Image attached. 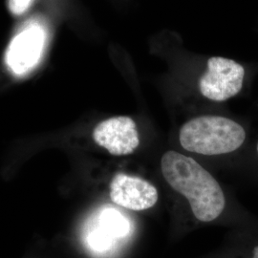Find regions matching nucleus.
I'll return each mask as SVG.
<instances>
[{
	"instance_id": "nucleus-8",
	"label": "nucleus",
	"mask_w": 258,
	"mask_h": 258,
	"mask_svg": "<svg viewBox=\"0 0 258 258\" xmlns=\"http://www.w3.org/2000/svg\"><path fill=\"white\" fill-rule=\"evenodd\" d=\"M33 0H8V7L12 14L19 16L30 7Z\"/></svg>"
},
{
	"instance_id": "nucleus-2",
	"label": "nucleus",
	"mask_w": 258,
	"mask_h": 258,
	"mask_svg": "<svg viewBox=\"0 0 258 258\" xmlns=\"http://www.w3.org/2000/svg\"><path fill=\"white\" fill-rule=\"evenodd\" d=\"M247 140L245 127L222 116H200L180 129L179 141L186 151L202 155H222L237 151Z\"/></svg>"
},
{
	"instance_id": "nucleus-1",
	"label": "nucleus",
	"mask_w": 258,
	"mask_h": 258,
	"mask_svg": "<svg viewBox=\"0 0 258 258\" xmlns=\"http://www.w3.org/2000/svg\"><path fill=\"white\" fill-rule=\"evenodd\" d=\"M161 168L167 184L186 198L199 221H213L223 213L226 197L221 185L192 158L170 150L162 157Z\"/></svg>"
},
{
	"instance_id": "nucleus-9",
	"label": "nucleus",
	"mask_w": 258,
	"mask_h": 258,
	"mask_svg": "<svg viewBox=\"0 0 258 258\" xmlns=\"http://www.w3.org/2000/svg\"><path fill=\"white\" fill-rule=\"evenodd\" d=\"M248 258H258V243L252 246Z\"/></svg>"
},
{
	"instance_id": "nucleus-4",
	"label": "nucleus",
	"mask_w": 258,
	"mask_h": 258,
	"mask_svg": "<svg viewBox=\"0 0 258 258\" xmlns=\"http://www.w3.org/2000/svg\"><path fill=\"white\" fill-rule=\"evenodd\" d=\"M244 79L245 69L238 62L222 56H212L199 81V90L211 101L225 102L241 91Z\"/></svg>"
},
{
	"instance_id": "nucleus-10",
	"label": "nucleus",
	"mask_w": 258,
	"mask_h": 258,
	"mask_svg": "<svg viewBox=\"0 0 258 258\" xmlns=\"http://www.w3.org/2000/svg\"><path fill=\"white\" fill-rule=\"evenodd\" d=\"M255 155H256V157H257L258 159V140L257 143H256V146H255Z\"/></svg>"
},
{
	"instance_id": "nucleus-3",
	"label": "nucleus",
	"mask_w": 258,
	"mask_h": 258,
	"mask_svg": "<svg viewBox=\"0 0 258 258\" xmlns=\"http://www.w3.org/2000/svg\"><path fill=\"white\" fill-rule=\"evenodd\" d=\"M131 231L128 217L112 206H103L86 221L83 240L94 253L107 254L127 239Z\"/></svg>"
},
{
	"instance_id": "nucleus-5",
	"label": "nucleus",
	"mask_w": 258,
	"mask_h": 258,
	"mask_svg": "<svg viewBox=\"0 0 258 258\" xmlns=\"http://www.w3.org/2000/svg\"><path fill=\"white\" fill-rule=\"evenodd\" d=\"M95 143L115 156L131 154L140 145L138 130L130 117L119 116L100 122L93 131Z\"/></svg>"
},
{
	"instance_id": "nucleus-7",
	"label": "nucleus",
	"mask_w": 258,
	"mask_h": 258,
	"mask_svg": "<svg viewBox=\"0 0 258 258\" xmlns=\"http://www.w3.org/2000/svg\"><path fill=\"white\" fill-rule=\"evenodd\" d=\"M45 35L41 28L31 25L15 37L7 51V64L17 75L25 74L37 65L44 46Z\"/></svg>"
},
{
	"instance_id": "nucleus-6",
	"label": "nucleus",
	"mask_w": 258,
	"mask_h": 258,
	"mask_svg": "<svg viewBox=\"0 0 258 258\" xmlns=\"http://www.w3.org/2000/svg\"><path fill=\"white\" fill-rule=\"evenodd\" d=\"M158 197L156 187L140 177L119 173L111 181V200L131 211L139 212L152 208Z\"/></svg>"
}]
</instances>
